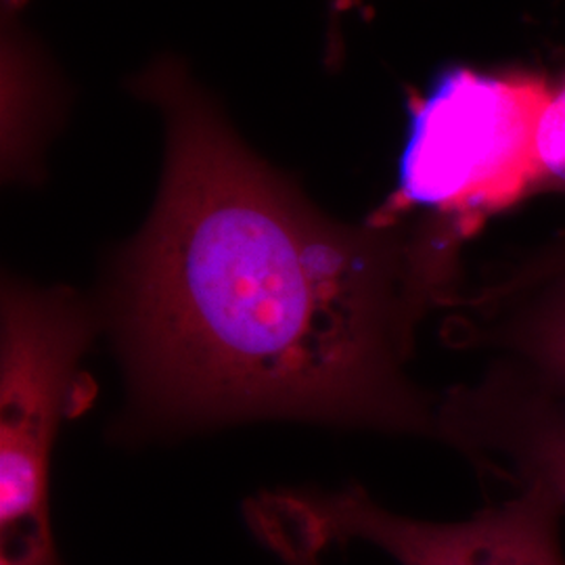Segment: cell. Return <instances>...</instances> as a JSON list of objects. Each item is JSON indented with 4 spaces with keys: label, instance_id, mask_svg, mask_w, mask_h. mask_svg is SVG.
I'll return each instance as SVG.
<instances>
[{
    "label": "cell",
    "instance_id": "obj_5",
    "mask_svg": "<svg viewBox=\"0 0 565 565\" xmlns=\"http://www.w3.org/2000/svg\"><path fill=\"white\" fill-rule=\"evenodd\" d=\"M443 443L482 473L518 484L539 480L565 507V392L494 359L473 384L440 401Z\"/></svg>",
    "mask_w": 565,
    "mask_h": 565
},
{
    "label": "cell",
    "instance_id": "obj_4",
    "mask_svg": "<svg viewBox=\"0 0 565 565\" xmlns=\"http://www.w3.org/2000/svg\"><path fill=\"white\" fill-rule=\"evenodd\" d=\"M503 501L459 522H429L380 505L361 486L338 492H263L245 505L263 545L291 543L323 555L333 546H375L396 565H565L559 497L522 480Z\"/></svg>",
    "mask_w": 565,
    "mask_h": 565
},
{
    "label": "cell",
    "instance_id": "obj_7",
    "mask_svg": "<svg viewBox=\"0 0 565 565\" xmlns=\"http://www.w3.org/2000/svg\"><path fill=\"white\" fill-rule=\"evenodd\" d=\"M541 193H565V82L555 88L541 130Z\"/></svg>",
    "mask_w": 565,
    "mask_h": 565
},
{
    "label": "cell",
    "instance_id": "obj_2",
    "mask_svg": "<svg viewBox=\"0 0 565 565\" xmlns=\"http://www.w3.org/2000/svg\"><path fill=\"white\" fill-rule=\"evenodd\" d=\"M553 93L522 72L443 74L411 111L398 186L373 216H425L467 239L492 214L539 195Z\"/></svg>",
    "mask_w": 565,
    "mask_h": 565
},
{
    "label": "cell",
    "instance_id": "obj_10",
    "mask_svg": "<svg viewBox=\"0 0 565 565\" xmlns=\"http://www.w3.org/2000/svg\"><path fill=\"white\" fill-rule=\"evenodd\" d=\"M333 2H338L340 9H343V4H348V0H333Z\"/></svg>",
    "mask_w": 565,
    "mask_h": 565
},
{
    "label": "cell",
    "instance_id": "obj_8",
    "mask_svg": "<svg viewBox=\"0 0 565 565\" xmlns=\"http://www.w3.org/2000/svg\"><path fill=\"white\" fill-rule=\"evenodd\" d=\"M515 275H525V277H539V275H557L565 273V237L559 242L548 245L545 252L534 254L515 268H511Z\"/></svg>",
    "mask_w": 565,
    "mask_h": 565
},
{
    "label": "cell",
    "instance_id": "obj_6",
    "mask_svg": "<svg viewBox=\"0 0 565 565\" xmlns=\"http://www.w3.org/2000/svg\"><path fill=\"white\" fill-rule=\"evenodd\" d=\"M446 338L484 348L565 392V273H501L450 308Z\"/></svg>",
    "mask_w": 565,
    "mask_h": 565
},
{
    "label": "cell",
    "instance_id": "obj_9",
    "mask_svg": "<svg viewBox=\"0 0 565 565\" xmlns=\"http://www.w3.org/2000/svg\"><path fill=\"white\" fill-rule=\"evenodd\" d=\"M285 565H323V555L296 545H277L270 548Z\"/></svg>",
    "mask_w": 565,
    "mask_h": 565
},
{
    "label": "cell",
    "instance_id": "obj_3",
    "mask_svg": "<svg viewBox=\"0 0 565 565\" xmlns=\"http://www.w3.org/2000/svg\"><path fill=\"white\" fill-rule=\"evenodd\" d=\"M99 310L67 287H2L0 333V565H63L49 515L61 425L90 403L82 359Z\"/></svg>",
    "mask_w": 565,
    "mask_h": 565
},
{
    "label": "cell",
    "instance_id": "obj_1",
    "mask_svg": "<svg viewBox=\"0 0 565 565\" xmlns=\"http://www.w3.org/2000/svg\"><path fill=\"white\" fill-rule=\"evenodd\" d=\"M135 88L162 111L166 153L105 306L128 425L285 419L440 440V401L408 364L425 319L463 294V235L425 216H327L243 145L177 60Z\"/></svg>",
    "mask_w": 565,
    "mask_h": 565
}]
</instances>
